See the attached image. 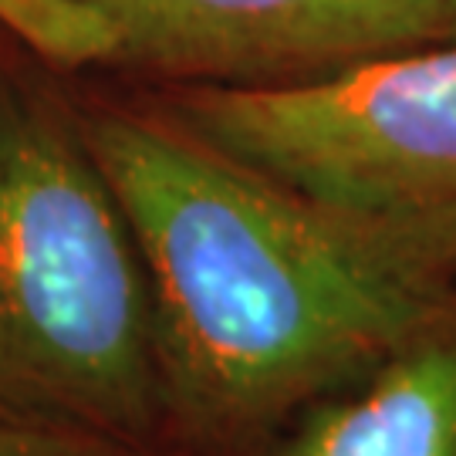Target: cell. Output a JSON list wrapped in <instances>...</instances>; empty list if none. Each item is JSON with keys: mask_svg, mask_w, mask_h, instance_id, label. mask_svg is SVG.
Returning <instances> with one entry per match:
<instances>
[{"mask_svg": "<svg viewBox=\"0 0 456 456\" xmlns=\"http://www.w3.org/2000/svg\"><path fill=\"white\" fill-rule=\"evenodd\" d=\"M126 61L261 78L322 75L456 37V0H98ZM291 82V78H288Z\"/></svg>", "mask_w": 456, "mask_h": 456, "instance_id": "cell-4", "label": "cell"}, {"mask_svg": "<svg viewBox=\"0 0 456 456\" xmlns=\"http://www.w3.org/2000/svg\"><path fill=\"white\" fill-rule=\"evenodd\" d=\"M85 146L142 257L166 403L196 423H264L443 314L436 281L186 129L102 115Z\"/></svg>", "mask_w": 456, "mask_h": 456, "instance_id": "cell-1", "label": "cell"}, {"mask_svg": "<svg viewBox=\"0 0 456 456\" xmlns=\"http://www.w3.org/2000/svg\"><path fill=\"white\" fill-rule=\"evenodd\" d=\"M180 129L416 274L456 271V37L291 82L200 88Z\"/></svg>", "mask_w": 456, "mask_h": 456, "instance_id": "cell-3", "label": "cell"}, {"mask_svg": "<svg viewBox=\"0 0 456 456\" xmlns=\"http://www.w3.org/2000/svg\"><path fill=\"white\" fill-rule=\"evenodd\" d=\"M0 24L58 65L126 61V34L98 0H0Z\"/></svg>", "mask_w": 456, "mask_h": 456, "instance_id": "cell-6", "label": "cell"}, {"mask_svg": "<svg viewBox=\"0 0 456 456\" xmlns=\"http://www.w3.org/2000/svg\"><path fill=\"white\" fill-rule=\"evenodd\" d=\"M0 456H85L71 440L45 426L0 416Z\"/></svg>", "mask_w": 456, "mask_h": 456, "instance_id": "cell-7", "label": "cell"}, {"mask_svg": "<svg viewBox=\"0 0 456 456\" xmlns=\"http://www.w3.org/2000/svg\"><path fill=\"white\" fill-rule=\"evenodd\" d=\"M281 456H456V322L440 314L392 348Z\"/></svg>", "mask_w": 456, "mask_h": 456, "instance_id": "cell-5", "label": "cell"}, {"mask_svg": "<svg viewBox=\"0 0 456 456\" xmlns=\"http://www.w3.org/2000/svg\"><path fill=\"white\" fill-rule=\"evenodd\" d=\"M166 403L152 294L95 156L0 85V416L135 436Z\"/></svg>", "mask_w": 456, "mask_h": 456, "instance_id": "cell-2", "label": "cell"}]
</instances>
